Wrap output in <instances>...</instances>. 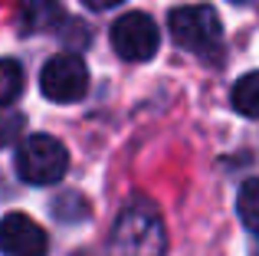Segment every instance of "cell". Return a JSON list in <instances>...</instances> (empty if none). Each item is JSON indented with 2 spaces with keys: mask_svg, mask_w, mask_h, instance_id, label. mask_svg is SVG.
<instances>
[{
  "mask_svg": "<svg viewBox=\"0 0 259 256\" xmlns=\"http://www.w3.org/2000/svg\"><path fill=\"white\" fill-rule=\"evenodd\" d=\"M167 233L158 207L145 197H135L115 217L108 233V256H164Z\"/></svg>",
  "mask_w": 259,
  "mask_h": 256,
  "instance_id": "obj_1",
  "label": "cell"
},
{
  "mask_svg": "<svg viewBox=\"0 0 259 256\" xmlns=\"http://www.w3.org/2000/svg\"><path fill=\"white\" fill-rule=\"evenodd\" d=\"M171 23V36L181 50L194 53V56H217L223 46V23H220V13L207 4H187V7H177L167 17Z\"/></svg>",
  "mask_w": 259,
  "mask_h": 256,
  "instance_id": "obj_2",
  "label": "cell"
},
{
  "mask_svg": "<svg viewBox=\"0 0 259 256\" xmlns=\"http://www.w3.org/2000/svg\"><path fill=\"white\" fill-rule=\"evenodd\" d=\"M13 164H17V174L26 184L46 187V184H56L66 174V167H69V151H66V145L59 138H53V135H30V138L20 141Z\"/></svg>",
  "mask_w": 259,
  "mask_h": 256,
  "instance_id": "obj_3",
  "label": "cell"
},
{
  "mask_svg": "<svg viewBox=\"0 0 259 256\" xmlns=\"http://www.w3.org/2000/svg\"><path fill=\"white\" fill-rule=\"evenodd\" d=\"M39 89L50 102L69 105L89 92V69L76 53H59V56L46 59V66L39 69Z\"/></svg>",
  "mask_w": 259,
  "mask_h": 256,
  "instance_id": "obj_4",
  "label": "cell"
},
{
  "mask_svg": "<svg viewBox=\"0 0 259 256\" xmlns=\"http://www.w3.org/2000/svg\"><path fill=\"white\" fill-rule=\"evenodd\" d=\"M161 46V33L158 26H154V20L148 17V13H125V17H118L112 23V50L118 53L121 59H128V63H145V59H151L154 53H158Z\"/></svg>",
  "mask_w": 259,
  "mask_h": 256,
  "instance_id": "obj_5",
  "label": "cell"
},
{
  "mask_svg": "<svg viewBox=\"0 0 259 256\" xmlns=\"http://www.w3.org/2000/svg\"><path fill=\"white\" fill-rule=\"evenodd\" d=\"M50 237L26 214H7L0 220V253L4 256H46Z\"/></svg>",
  "mask_w": 259,
  "mask_h": 256,
  "instance_id": "obj_6",
  "label": "cell"
},
{
  "mask_svg": "<svg viewBox=\"0 0 259 256\" xmlns=\"http://www.w3.org/2000/svg\"><path fill=\"white\" fill-rule=\"evenodd\" d=\"M59 23H66V10L59 0H26L23 7V33H53Z\"/></svg>",
  "mask_w": 259,
  "mask_h": 256,
  "instance_id": "obj_7",
  "label": "cell"
},
{
  "mask_svg": "<svg viewBox=\"0 0 259 256\" xmlns=\"http://www.w3.org/2000/svg\"><path fill=\"white\" fill-rule=\"evenodd\" d=\"M233 109L246 118H259V72H246L233 86Z\"/></svg>",
  "mask_w": 259,
  "mask_h": 256,
  "instance_id": "obj_8",
  "label": "cell"
},
{
  "mask_svg": "<svg viewBox=\"0 0 259 256\" xmlns=\"http://www.w3.org/2000/svg\"><path fill=\"white\" fill-rule=\"evenodd\" d=\"M236 214L246 224V230L259 233V178L246 181L240 187V194H236Z\"/></svg>",
  "mask_w": 259,
  "mask_h": 256,
  "instance_id": "obj_9",
  "label": "cell"
},
{
  "mask_svg": "<svg viewBox=\"0 0 259 256\" xmlns=\"http://www.w3.org/2000/svg\"><path fill=\"white\" fill-rule=\"evenodd\" d=\"M20 92H23V66L17 59H0V109L17 102Z\"/></svg>",
  "mask_w": 259,
  "mask_h": 256,
  "instance_id": "obj_10",
  "label": "cell"
},
{
  "mask_svg": "<svg viewBox=\"0 0 259 256\" xmlns=\"http://www.w3.org/2000/svg\"><path fill=\"white\" fill-rule=\"evenodd\" d=\"M53 214H56L63 224H69V220H85L89 207H85V200L79 197V194H63V197L53 200Z\"/></svg>",
  "mask_w": 259,
  "mask_h": 256,
  "instance_id": "obj_11",
  "label": "cell"
},
{
  "mask_svg": "<svg viewBox=\"0 0 259 256\" xmlns=\"http://www.w3.org/2000/svg\"><path fill=\"white\" fill-rule=\"evenodd\" d=\"M26 128V118L20 112H10V109H0V148L13 145V141L23 135Z\"/></svg>",
  "mask_w": 259,
  "mask_h": 256,
  "instance_id": "obj_12",
  "label": "cell"
},
{
  "mask_svg": "<svg viewBox=\"0 0 259 256\" xmlns=\"http://www.w3.org/2000/svg\"><path fill=\"white\" fill-rule=\"evenodd\" d=\"M85 7H92V10H108V7H118L125 4V0H82Z\"/></svg>",
  "mask_w": 259,
  "mask_h": 256,
  "instance_id": "obj_13",
  "label": "cell"
},
{
  "mask_svg": "<svg viewBox=\"0 0 259 256\" xmlns=\"http://www.w3.org/2000/svg\"><path fill=\"white\" fill-rule=\"evenodd\" d=\"M233 4H246V0H233Z\"/></svg>",
  "mask_w": 259,
  "mask_h": 256,
  "instance_id": "obj_14",
  "label": "cell"
}]
</instances>
